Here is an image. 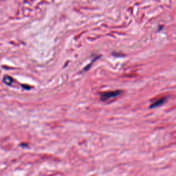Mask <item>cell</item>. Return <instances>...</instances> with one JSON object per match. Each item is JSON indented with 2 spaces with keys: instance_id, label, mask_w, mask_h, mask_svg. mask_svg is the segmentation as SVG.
<instances>
[{
  "instance_id": "1",
  "label": "cell",
  "mask_w": 176,
  "mask_h": 176,
  "mask_svg": "<svg viewBox=\"0 0 176 176\" xmlns=\"http://www.w3.org/2000/svg\"><path fill=\"white\" fill-rule=\"evenodd\" d=\"M122 94V92L120 90H116V91H111L104 92L100 94V100L102 101H107L111 98H114Z\"/></svg>"
},
{
  "instance_id": "2",
  "label": "cell",
  "mask_w": 176,
  "mask_h": 176,
  "mask_svg": "<svg viewBox=\"0 0 176 176\" xmlns=\"http://www.w3.org/2000/svg\"><path fill=\"white\" fill-rule=\"evenodd\" d=\"M166 101H167L166 97H164V98H161L158 99V100H156L154 102H153V103L151 105L150 108H155L157 107H159V106L162 105H163L164 103H165Z\"/></svg>"
},
{
  "instance_id": "3",
  "label": "cell",
  "mask_w": 176,
  "mask_h": 176,
  "mask_svg": "<svg viewBox=\"0 0 176 176\" xmlns=\"http://www.w3.org/2000/svg\"><path fill=\"white\" fill-rule=\"evenodd\" d=\"M3 82H4L6 85H10L12 83H13V79L11 77H10V76H5L4 78H3Z\"/></svg>"
}]
</instances>
